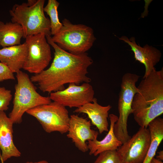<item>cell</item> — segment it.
I'll return each instance as SVG.
<instances>
[{"label":"cell","instance_id":"7","mask_svg":"<svg viewBox=\"0 0 163 163\" xmlns=\"http://www.w3.org/2000/svg\"><path fill=\"white\" fill-rule=\"evenodd\" d=\"M26 113L36 118L47 133L58 132L63 134L68 132L70 119L68 111L57 102L40 105Z\"/></svg>","mask_w":163,"mask_h":163},{"label":"cell","instance_id":"8","mask_svg":"<svg viewBox=\"0 0 163 163\" xmlns=\"http://www.w3.org/2000/svg\"><path fill=\"white\" fill-rule=\"evenodd\" d=\"M25 39L28 53L23 69L34 74H39L45 69L52 59L50 45L43 33L28 36Z\"/></svg>","mask_w":163,"mask_h":163},{"label":"cell","instance_id":"10","mask_svg":"<svg viewBox=\"0 0 163 163\" xmlns=\"http://www.w3.org/2000/svg\"><path fill=\"white\" fill-rule=\"evenodd\" d=\"M94 94L93 88L89 83L81 85L71 83L66 89L50 93L49 97L51 101L66 107L77 108L93 102Z\"/></svg>","mask_w":163,"mask_h":163},{"label":"cell","instance_id":"13","mask_svg":"<svg viewBox=\"0 0 163 163\" xmlns=\"http://www.w3.org/2000/svg\"><path fill=\"white\" fill-rule=\"evenodd\" d=\"M13 124L4 111L0 112V149L3 162L12 157H20L21 155L13 142Z\"/></svg>","mask_w":163,"mask_h":163},{"label":"cell","instance_id":"25","mask_svg":"<svg viewBox=\"0 0 163 163\" xmlns=\"http://www.w3.org/2000/svg\"><path fill=\"white\" fill-rule=\"evenodd\" d=\"M25 163H49L48 162L44 160L40 161L37 162L27 161Z\"/></svg>","mask_w":163,"mask_h":163},{"label":"cell","instance_id":"17","mask_svg":"<svg viewBox=\"0 0 163 163\" xmlns=\"http://www.w3.org/2000/svg\"><path fill=\"white\" fill-rule=\"evenodd\" d=\"M24 35L23 28L19 24L0 21V44L3 47L21 44Z\"/></svg>","mask_w":163,"mask_h":163},{"label":"cell","instance_id":"6","mask_svg":"<svg viewBox=\"0 0 163 163\" xmlns=\"http://www.w3.org/2000/svg\"><path fill=\"white\" fill-rule=\"evenodd\" d=\"M139 77L136 74L127 73L122 78L118 102L119 116L114 125L113 131L116 137L122 143L131 137L128 131L127 121L129 115L132 113V104L137 91L136 84Z\"/></svg>","mask_w":163,"mask_h":163},{"label":"cell","instance_id":"11","mask_svg":"<svg viewBox=\"0 0 163 163\" xmlns=\"http://www.w3.org/2000/svg\"><path fill=\"white\" fill-rule=\"evenodd\" d=\"M90 120L77 115H70L67 136L70 139L80 151L88 150L87 141L97 139L98 132L91 128Z\"/></svg>","mask_w":163,"mask_h":163},{"label":"cell","instance_id":"1","mask_svg":"<svg viewBox=\"0 0 163 163\" xmlns=\"http://www.w3.org/2000/svg\"><path fill=\"white\" fill-rule=\"evenodd\" d=\"M46 37L54 49V58L49 68L31 77V81L37 84L42 92L50 94L63 90L67 84L79 85L90 82L88 69L93 61L88 54H72L59 47L51 36Z\"/></svg>","mask_w":163,"mask_h":163},{"label":"cell","instance_id":"22","mask_svg":"<svg viewBox=\"0 0 163 163\" xmlns=\"http://www.w3.org/2000/svg\"><path fill=\"white\" fill-rule=\"evenodd\" d=\"M14 73L4 64L0 62V82L8 80H14Z\"/></svg>","mask_w":163,"mask_h":163},{"label":"cell","instance_id":"15","mask_svg":"<svg viewBox=\"0 0 163 163\" xmlns=\"http://www.w3.org/2000/svg\"><path fill=\"white\" fill-rule=\"evenodd\" d=\"M28 53L26 42L22 44L0 49V62L6 65L12 72L17 73L23 69Z\"/></svg>","mask_w":163,"mask_h":163},{"label":"cell","instance_id":"19","mask_svg":"<svg viewBox=\"0 0 163 163\" xmlns=\"http://www.w3.org/2000/svg\"><path fill=\"white\" fill-rule=\"evenodd\" d=\"M60 3L56 0H48L44 11L50 18L51 35H54L60 30L62 26L59 20L58 8Z\"/></svg>","mask_w":163,"mask_h":163},{"label":"cell","instance_id":"24","mask_svg":"<svg viewBox=\"0 0 163 163\" xmlns=\"http://www.w3.org/2000/svg\"><path fill=\"white\" fill-rule=\"evenodd\" d=\"M150 163H163L162 161L159 160L154 157L151 160Z\"/></svg>","mask_w":163,"mask_h":163},{"label":"cell","instance_id":"12","mask_svg":"<svg viewBox=\"0 0 163 163\" xmlns=\"http://www.w3.org/2000/svg\"><path fill=\"white\" fill-rule=\"evenodd\" d=\"M119 38L130 46L136 60L144 65L145 72L143 78L156 70L155 66L159 62L161 55L159 50L148 44H146L143 47L141 46L139 44H136L134 37L129 39L126 36H123Z\"/></svg>","mask_w":163,"mask_h":163},{"label":"cell","instance_id":"26","mask_svg":"<svg viewBox=\"0 0 163 163\" xmlns=\"http://www.w3.org/2000/svg\"></svg>","mask_w":163,"mask_h":163},{"label":"cell","instance_id":"3","mask_svg":"<svg viewBox=\"0 0 163 163\" xmlns=\"http://www.w3.org/2000/svg\"><path fill=\"white\" fill-rule=\"evenodd\" d=\"M45 2V0H37L31 5L16 4L9 11L11 22L22 27L24 38L40 33L46 37L51 36L50 20L45 16L43 10Z\"/></svg>","mask_w":163,"mask_h":163},{"label":"cell","instance_id":"5","mask_svg":"<svg viewBox=\"0 0 163 163\" xmlns=\"http://www.w3.org/2000/svg\"><path fill=\"white\" fill-rule=\"evenodd\" d=\"M62 26L51 37L52 40L60 48L74 54L86 53L92 46L96 38L93 29L86 25L73 24L65 18Z\"/></svg>","mask_w":163,"mask_h":163},{"label":"cell","instance_id":"16","mask_svg":"<svg viewBox=\"0 0 163 163\" xmlns=\"http://www.w3.org/2000/svg\"><path fill=\"white\" fill-rule=\"evenodd\" d=\"M110 125L108 132L104 138L100 141L97 139L88 141L87 145L89 154L94 156L106 151L117 150L122 144L115 136L113 131L114 125L118 119V117L113 114L109 115Z\"/></svg>","mask_w":163,"mask_h":163},{"label":"cell","instance_id":"2","mask_svg":"<svg viewBox=\"0 0 163 163\" xmlns=\"http://www.w3.org/2000/svg\"><path fill=\"white\" fill-rule=\"evenodd\" d=\"M137 88L132 113L140 127L148 128L150 122L163 113V68L143 78Z\"/></svg>","mask_w":163,"mask_h":163},{"label":"cell","instance_id":"4","mask_svg":"<svg viewBox=\"0 0 163 163\" xmlns=\"http://www.w3.org/2000/svg\"><path fill=\"white\" fill-rule=\"evenodd\" d=\"M17 83L13 101L12 109L9 117L13 123H20L23 116L28 110L52 102L49 97L40 95L28 75L21 71L16 73Z\"/></svg>","mask_w":163,"mask_h":163},{"label":"cell","instance_id":"21","mask_svg":"<svg viewBox=\"0 0 163 163\" xmlns=\"http://www.w3.org/2000/svg\"><path fill=\"white\" fill-rule=\"evenodd\" d=\"M12 98L11 91L4 87H0V112L4 111L8 109Z\"/></svg>","mask_w":163,"mask_h":163},{"label":"cell","instance_id":"18","mask_svg":"<svg viewBox=\"0 0 163 163\" xmlns=\"http://www.w3.org/2000/svg\"><path fill=\"white\" fill-rule=\"evenodd\" d=\"M148 128L151 135V142L146 156L142 163H150L154 157L163 139V119L158 117L149 123Z\"/></svg>","mask_w":163,"mask_h":163},{"label":"cell","instance_id":"20","mask_svg":"<svg viewBox=\"0 0 163 163\" xmlns=\"http://www.w3.org/2000/svg\"><path fill=\"white\" fill-rule=\"evenodd\" d=\"M98 155L94 163H124L116 150L104 152Z\"/></svg>","mask_w":163,"mask_h":163},{"label":"cell","instance_id":"23","mask_svg":"<svg viewBox=\"0 0 163 163\" xmlns=\"http://www.w3.org/2000/svg\"><path fill=\"white\" fill-rule=\"evenodd\" d=\"M158 154L157 156H156V158L157 159L163 161V151L161 150L158 152Z\"/></svg>","mask_w":163,"mask_h":163},{"label":"cell","instance_id":"9","mask_svg":"<svg viewBox=\"0 0 163 163\" xmlns=\"http://www.w3.org/2000/svg\"><path fill=\"white\" fill-rule=\"evenodd\" d=\"M151 142L148 128L140 127L138 131L116 150L124 163H142Z\"/></svg>","mask_w":163,"mask_h":163},{"label":"cell","instance_id":"14","mask_svg":"<svg viewBox=\"0 0 163 163\" xmlns=\"http://www.w3.org/2000/svg\"><path fill=\"white\" fill-rule=\"evenodd\" d=\"M112 107L110 105L102 106L99 104L97 99H94L92 102L86 104L75 109V112L87 114L91 123L95 126L101 134L108 131L109 111Z\"/></svg>","mask_w":163,"mask_h":163}]
</instances>
